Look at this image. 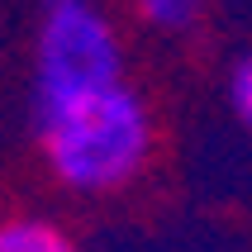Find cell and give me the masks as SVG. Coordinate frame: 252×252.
<instances>
[{"mask_svg":"<svg viewBox=\"0 0 252 252\" xmlns=\"http://www.w3.org/2000/svg\"><path fill=\"white\" fill-rule=\"evenodd\" d=\"M33 128H38V148L53 181L76 195H110L133 186L157 153L153 105L128 81L38 110Z\"/></svg>","mask_w":252,"mask_h":252,"instance_id":"6da1fadb","label":"cell"},{"mask_svg":"<svg viewBox=\"0 0 252 252\" xmlns=\"http://www.w3.org/2000/svg\"><path fill=\"white\" fill-rule=\"evenodd\" d=\"M128 10L157 33H190L205 19L210 0H128Z\"/></svg>","mask_w":252,"mask_h":252,"instance_id":"277c9868","label":"cell"},{"mask_svg":"<svg viewBox=\"0 0 252 252\" xmlns=\"http://www.w3.org/2000/svg\"><path fill=\"white\" fill-rule=\"evenodd\" d=\"M228 110L238 114L243 128H252V48L228 67Z\"/></svg>","mask_w":252,"mask_h":252,"instance_id":"5b68a950","label":"cell"},{"mask_svg":"<svg viewBox=\"0 0 252 252\" xmlns=\"http://www.w3.org/2000/svg\"><path fill=\"white\" fill-rule=\"evenodd\" d=\"M0 252H81V248L48 219L14 214V219H0Z\"/></svg>","mask_w":252,"mask_h":252,"instance_id":"3957f363","label":"cell"},{"mask_svg":"<svg viewBox=\"0 0 252 252\" xmlns=\"http://www.w3.org/2000/svg\"><path fill=\"white\" fill-rule=\"evenodd\" d=\"M124 81V38L105 0H43L33 29V114Z\"/></svg>","mask_w":252,"mask_h":252,"instance_id":"7a4b0ae2","label":"cell"}]
</instances>
